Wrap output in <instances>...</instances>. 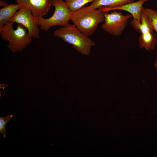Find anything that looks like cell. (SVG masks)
Returning <instances> with one entry per match:
<instances>
[{
	"mask_svg": "<svg viewBox=\"0 0 157 157\" xmlns=\"http://www.w3.org/2000/svg\"><path fill=\"white\" fill-rule=\"evenodd\" d=\"M134 0H94L90 6L93 8L103 12H108L109 9L133 2Z\"/></svg>",
	"mask_w": 157,
	"mask_h": 157,
	"instance_id": "9",
	"label": "cell"
},
{
	"mask_svg": "<svg viewBox=\"0 0 157 157\" xmlns=\"http://www.w3.org/2000/svg\"><path fill=\"white\" fill-rule=\"evenodd\" d=\"M53 34L72 45L76 50L83 55L89 56L91 47L96 45L95 42L81 32L73 24L57 29Z\"/></svg>",
	"mask_w": 157,
	"mask_h": 157,
	"instance_id": "2",
	"label": "cell"
},
{
	"mask_svg": "<svg viewBox=\"0 0 157 157\" xmlns=\"http://www.w3.org/2000/svg\"><path fill=\"white\" fill-rule=\"evenodd\" d=\"M9 21L22 25L27 29L32 38H40L39 25L31 11L26 7L21 6Z\"/></svg>",
	"mask_w": 157,
	"mask_h": 157,
	"instance_id": "6",
	"label": "cell"
},
{
	"mask_svg": "<svg viewBox=\"0 0 157 157\" xmlns=\"http://www.w3.org/2000/svg\"><path fill=\"white\" fill-rule=\"evenodd\" d=\"M9 4L3 1L0 0V5L1 6H3V7L6 6Z\"/></svg>",
	"mask_w": 157,
	"mask_h": 157,
	"instance_id": "16",
	"label": "cell"
},
{
	"mask_svg": "<svg viewBox=\"0 0 157 157\" xmlns=\"http://www.w3.org/2000/svg\"><path fill=\"white\" fill-rule=\"evenodd\" d=\"M143 8L140 16V22L133 18L130 24L132 27L136 31L142 34L149 32L154 31L148 19Z\"/></svg>",
	"mask_w": 157,
	"mask_h": 157,
	"instance_id": "10",
	"label": "cell"
},
{
	"mask_svg": "<svg viewBox=\"0 0 157 157\" xmlns=\"http://www.w3.org/2000/svg\"><path fill=\"white\" fill-rule=\"evenodd\" d=\"M70 20L81 32L89 37L93 34L99 24L104 21V12L90 5L72 12Z\"/></svg>",
	"mask_w": 157,
	"mask_h": 157,
	"instance_id": "1",
	"label": "cell"
},
{
	"mask_svg": "<svg viewBox=\"0 0 157 157\" xmlns=\"http://www.w3.org/2000/svg\"><path fill=\"white\" fill-rule=\"evenodd\" d=\"M110 13L104 12V23L101 25L102 29L109 34L115 36L120 35L127 25L129 19L132 17L131 14L124 15L122 13L113 10Z\"/></svg>",
	"mask_w": 157,
	"mask_h": 157,
	"instance_id": "5",
	"label": "cell"
},
{
	"mask_svg": "<svg viewBox=\"0 0 157 157\" xmlns=\"http://www.w3.org/2000/svg\"><path fill=\"white\" fill-rule=\"evenodd\" d=\"M21 6L17 3L9 4L0 10V28L9 21Z\"/></svg>",
	"mask_w": 157,
	"mask_h": 157,
	"instance_id": "12",
	"label": "cell"
},
{
	"mask_svg": "<svg viewBox=\"0 0 157 157\" xmlns=\"http://www.w3.org/2000/svg\"><path fill=\"white\" fill-rule=\"evenodd\" d=\"M140 48H144L147 51L154 50L157 43V36L154 31L141 34L138 38Z\"/></svg>",
	"mask_w": 157,
	"mask_h": 157,
	"instance_id": "11",
	"label": "cell"
},
{
	"mask_svg": "<svg viewBox=\"0 0 157 157\" xmlns=\"http://www.w3.org/2000/svg\"><path fill=\"white\" fill-rule=\"evenodd\" d=\"M8 86V85L7 84H0V89H4L6 88Z\"/></svg>",
	"mask_w": 157,
	"mask_h": 157,
	"instance_id": "17",
	"label": "cell"
},
{
	"mask_svg": "<svg viewBox=\"0 0 157 157\" xmlns=\"http://www.w3.org/2000/svg\"><path fill=\"white\" fill-rule=\"evenodd\" d=\"M154 67L156 68H157V59L155 61L154 64Z\"/></svg>",
	"mask_w": 157,
	"mask_h": 157,
	"instance_id": "18",
	"label": "cell"
},
{
	"mask_svg": "<svg viewBox=\"0 0 157 157\" xmlns=\"http://www.w3.org/2000/svg\"><path fill=\"white\" fill-rule=\"evenodd\" d=\"M144 10L153 30L157 33V11L148 8Z\"/></svg>",
	"mask_w": 157,
	"mask_h": 157,
	"instance_id": "14",
	"label": "cell"
},
{
	"mask_svg": "<svg viewBox=\"0 0 157 157\" xmlns=\"http://www.w3.org/2000/svg\"><path fill=\"white\" fill-rule=\"evenodd\" d=\"M94 0H65L69 10L73 12L83 8L86 4Z\"/></svg>",
	"mask_w": 157,
	"mask_h": 157,
	"instance_id": "13",
	"label": "cell"
},
{
	"mask_svg": "<svg viewBox=\"0 0 157 157\" xmlns=\"http://www.w3.org/2000/svg\"><path fill=\"white\" fill-rule=\"evenodd\" d=\"M13 22L9 21L0 28L2 38L8 42L7 47L13 52L23 50L31 42L32 37L27 29L22 25L18 24L15 29Z\"/></svg>",
	"mask_w": 157,
	"mask_h": 157,
	"instance_id": "3",
	"label": "cell"
},
{
	"mask_svg": "<svg viewBox=\"0 0 157 157\" xmlns=\"http://www.w3.org/2000/svg\"><path fill=\"white\" fill-rule=\"evenodd\" d=\"M13 117L11 115L5 117H0V133L3 138L6 137V126Z\"/></svg>",
	"mask_w": 157,
	"mask_h": 157,
	"instance_id": "15",
	"label": "cell"
},
{
	"mask_svg": "<svg viewBox=\"0 0 157 157\" xmlns=\"http://www.w3.org/2000/svg\"><path fill=\"white\" fill-rule=\"evenodd\" d=\"M52 5L55 8L52 15L47 19L35 18V20L40 26V29L46 31L55 26H65L69 25L72 12L69 9L63 0H52Z\"/></svg>",
	"mask_w": 157,
	"mask_h": 157,
	"instance_id": "4",
	"label": "cell"
},
{
	"mask_svg": "<svg viewBox=\"0 0 157 157\" xmlns=\"http://www.w3.org/2000/svg\"><path fill=\"white\" fill-rule=\"evenodd\" d=\"M149 0H139L129 3L121 6L114 8L109 9L108 12L114 10H121L130 13L133 18L140 22V16L144 3Z\"/></svg>",
	"mask_w": 157,
	"mask_h": 157,
	"instance_id": "8",
	"label": "cell"
},
{
	"mask_svg": "<svg viewBox=\"0 0 157 157\" xmlns=\"http://www.w3.org/2000/svg\"><path fill=\"white\" fill-rule=\"evenodd\" d=\"M17 3L28 8L35 18H42L49 12L52 0H16Z\"/></svg>",
	"mask_w": 157,
	"mask_h": 157,
	"instance_id": "7",
	"label": "cell"
}]
</instances>
